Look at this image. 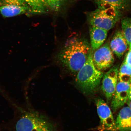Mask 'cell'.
I'll return each mask as SVG.
<instances>
[{
	"label": "cell",
	"instance_id": "7c38bea8",
	"mask_svg": "<svg viewBox=\"0 0 131 131\" xmlns=\"http://www.w3.org/2000/svg\"><path fill=\"white\" fill-rule=\"evenodd\" d=\"M107 32L100 28L91 26L90 35L91 48L93 51L102 46L107 37Z\"/></svg>",
	"mask_w": 131,
	"mask_h": 131
},
{
	"label": "cell",
	"instance_id": "8992f818",
	"mask_svg": "<svg viewBox=\"0 0 131 131\" xmlns=\"http://www.w3.org/2000/svg\"><path fill=\"white\" fill-rule=\"evenodd\" d=\"M92 59L95 67L101 71L111 68L113 64V53L110 45L106 43L93 53Z\"/></svg>",
	"mask_w": 131,
	"mask_h": 131
},
{
	"label": "cell",
	"instance_id": "52a82bcc",
	"mask_svg": "<svg viewBox=\"0 0 131 131\" xmlns=\"http://www.w3.org/2000/svg\"><path fill=\"white\" fill-rule=\"evenodd\" d=\"M119 69L117 67H112L103 77L102 89L108 101L112 100L118 81Z\"/></svg>",
	"mask_w": 131,
	"mask_h": 131
},
{
	"label": "cell",
	"instance_id": "7a4b0ae2",
	"mask_svg": "<svg viewBox=\"0 0 131 131\" xmlns=\"http://www.w3.org/2000/svg\"><path fill=\"white\" fill-rule=\"evenodd\" d=\"M93 50H91L87 60L78 72L76 83L84 94H93L97 91L104 76L102 72L96 69L93 63Z\"/></svg>",
	"mask_w": 131,
	"mask_h": 131
},
{
	"label": "cell",
	"instance_id": "3957f363",
	"mask_svg": "<svg viewBox=\"0 0 131 131\" xmlns=\"http://www.w3.org/2000/svg\"><path fill=\"white\" fill-rule=\"evenodd\" d=\"M122 12L113 8H100L87 14L88 22L91 26L107 31L113 28L122 16Z\"/></svg>",
	"mask_w": 131,
	"mask_h": 131
},
{
	"label": "cell",
	"instance_id": "5bb4252c",
	"mask_svg": "<svg viewBox=\"0 0 131 131\" xmlns=\"http://www.w3.org/2000/svg\"><path fill=\"white\" fill-rule=\"evenodd\" d=\"M0 13L3 17H10L25 13L29 14V11L24 6L8 4L0 6Z\"/></svg>",
	"mask_w": 131,
	"mask_h": 131
},
{
	"label": "cell",
	"instance_id": "5b68a950",
	"mask_svg": "<svg viewBox=\"0 0 131 131\" xmlns=\"http://www.w3.org/2000/svg\"><path fill=\"white\" fill-rule=\"evenodd\" d=\"M95 102L100 120V130L102 131H117L115 121L110 107L101 98H96Z\"/></svg>",
	"mask_w": 131,
	"mask_h": 131
},
{
	"label": "cell",
	"instance_id": "9a60e30c",
	"mask_svg": "<svg viewBox=\"0 0 131 131\" xmlns=\"http://www.w3.org/2000/svg\"><path fill=\"white\" fill-rule=\"evenodd\" d=\"M49 10L59 12L65 9L73 0H42Z\"/></svg>",
	"mask_w": 131,
	"mask_h": 131
},
{
	"label": "cell",
	"instance_id": "277c9868",
	"mask_svg": "<svg viewBox=\"0 0 131 131\" xmlns=\"http://www.w3.org/2000/svg\"><path fill=\"white\" fill-rule=\"evenodd\" d=\"M15 131H56L46 118L37 112L24 113L16 122Z\"/></svg>",
	"mask_w": 131,
	"mask_h": 131
},
{
	"label": "cell",
	"instance_id": "44dd1931",
	"mask_svg": "<svg viewBox=\"0 0 131 131\" xmlns=\"http://www.w3.org/2000/svg\"><path fill=\"white\" fill-rule=\"evenodd\" d=\"M130 85H131V81H130Z\"/></svg>",
	"mask_w": 131,
	"mask_h": 131
},
{
	"label": "cell",
	"instance_id": "ac0fdd59",
	"mask_svg": "<svg viewBox=\"0 0 131 131\" xmlns=\"http://www.w3.org/2000/svg\"><path fill=\"white\" fill-rule=\"evenodd\" d=\"M124 62L127 64L131 66V49H129L128 52Z\"/></svg>",
	"mask_w": 131,
	"mask_h": 131
},
{
	"label": "cell",
	"instance_id": "ba28073f",
	"mask_svg": "<svg viewBox=\"0 0 131 131\" xmlns=\"http://www.w3.org/2000/svg\"><path fill=\"white\" fill-rule=\"evenodd\" d=\"M8 4L27 7L29 14H42L49 11L42 0H0V6Z\"/></svg>",
	"mask_w": 131,
	"mask_h": 131
},
{
	"label": "cell",
	"instance_id": "4fadbf2b",
	"mask_svg": "<svg viewBox=\"0 0 131 131\" xmlns=\"http://www.w3.org/2000/svg\"><path fill=\"white\" fill-rule=\"evenodd\" d=\"M98 8H113L122 12L128 9L129 0H94Z\"/></svg>",
	"mask_w": 131,
	"mask_h": 131
},
{
	"label": "cell",
	"instance_id": "ffe728a7",
	"mask_svg": "<svg viewBox=\"0 0 131 131\" xmlns=\"http://www.w3.org/2000/svg\"><path fill=\"white\" fill-rule=\"evenodd\" d=\"M128 100H131V85H130V91H129Z\"/></svg>",
	"mask_w": 131,
	"mask_h": 131
},
{
	"label": "cell",
	"instance_id": "30bf717a",
	"mask_svg": "<svg viewBox=\"0 0 131 131\" xmlns=\"http://www.w3.org/2000/svg\"><path fill=\"white\" fill-rule=\"evenodd\" d=\"M113 53L120 58L129 49L128 45L124 36L122 30L116 31L110 44Z\"/></svg>",
	"mask_w": 131,
	"mask_h": 131
},
{
	"label": "cell",
	"instance_id": "6da1fadb",
	"mask_svg": "<svg viewBox=\"0 0 131 131\" xmlns=\"http://www.w3.org/2000/svg\"><path fill=\"white\" fill-rule=\"evenodd\" d=\"M92 50L86 39L78 37L67 41L58 55L62 64L72 73L78 72L87 60Z\"/></svg>",
	"mask_w": 131,
	"mask_h": 131
},
{
	"label": "cell",
	"instance_id": "8fae6325",
	"mask_svg": "<svg viewBox=\"0 0 131 131\" xmlns=\"http://www.w3.org/2000/svg\"><path fill=\"white\" fill-rule=\"evenodd\" d=\"M117 130L131 131V109L128 106L121 110L115 121Z\"/></svg>",
	"mask_w": 131,
	"mask_h": 131
},
{
	"label": "cell",
	"instance_id": "2e32d148",
	"mask_svg": "<svg viewBox=\"0 0 131 131\" xmlns=\"http://www.w3.org/2000/svg\"><path fill=\"white\" fill-rule=\"evenodd\" d=\"M121 24L123 35L128 45L129 49H131V18L123 19Z\"/></svg>",
	"mask_w": 131,
	"mask_h": 131
},
{
	"label": "cell",
	"instance_id": "9c48e42d",
	"mask_svg": "<svg viewBox=\"0 0 131 131\" xmlns=\"http://www.w3.org/2000/svg\"><path fill=\"white\" fill-rule=\"evenodd\" d=\"M130 86V83L118 81L115 92L111 100V106L113 112H116L127 102Z\"/></svg>",
	"mask_w": 131,
	"mask_h": 131
},
{
	"label": "cell",
	"instance_id": "e0dca14e",
	"mask_svg": "<svg viewBox=\"0 0 131 131\" xmlns=\"http://www.w3.org/2000/svg\"><path fill=\"white\" fill-rule=\"evenodd\" d=\"M118 81L130 83L131 80V66L124 61L119 70Z\"/></svg>",
	"mask_w": 131,
	"mask_h": 131
},
{
	"label": "cell",
	"instance_id": "d6986e66",
	"mask_svg": "<svg viewBox=\"0 0 131 131\" xmlns=\"http://www.w3.org/2000/svg\"><path fill=\"white\" fill-rule=\"evenodd\" d=\"M127 103L128 106L131 109V100H128Z\"/></svg>",
	"mask_w": 131,
	"mask_h": 131
}]
</instances>
